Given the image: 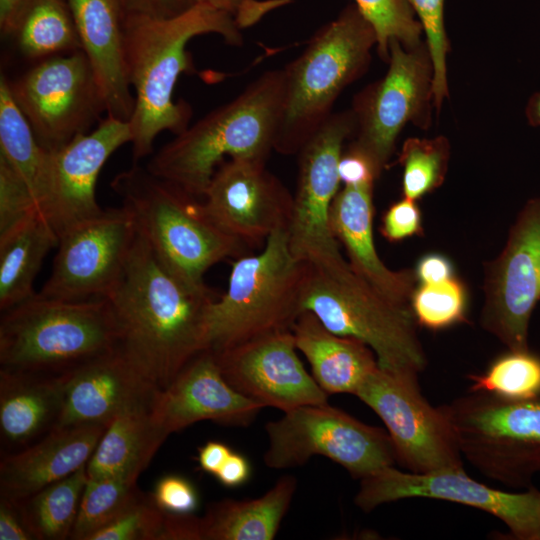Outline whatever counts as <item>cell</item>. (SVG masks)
I'll return each instance as SVG.
<instances>
[{"mask_svg":"<svg viewBox=\"0 0 540 540\" xmlns=\"http://www.w3.org/2000/svg\"><path fill=\"white\" fill-rule=\"evenodd\" d=\"M265 163L223 160L202 196L206 215L244 246L265 243L276 230L288 229L291 220L294 198Z\"/></svg>","mask_w":540,"mask_h":540,"instance_id":"cell-18","label":"cell"},{"mask_svg":"<svg viewBox=\"0 0 540 540\" xmlns=\"http://www.w3.org/2000/svg\"><path fill=\"white\" fill-rule=\"evenodd\" d=\"M208 33L222 36L229 45L242 44L241 28L234 17L204 4L196 3L170 18L127 13L125 54L135 91L129 120L134 163L152 153L161 132L178 135L189 126L191 107L183 100L174 101V88L181 73L194 71L187 44Z\"/></svg>","mask_w":540,"mask_h":540,"instance_id":"cell-2","label":"cell"},{"mask_svg":"<svg viewBox=\"0 0 540 540\" xmlns=\"http://www.w3.org/2000/svg\"><path fill=\"white\" fill-rule=\"evenodd\" d=\"M420 21L433 66V103L439 114L449 96L447 55L450 42L444 23L445 0H407Z\"/></svg>","mask_w":540,"mask_h":540,"instance_id":"cell-39","label":"cell"},{"mask_svg":"<svg viewBox=\"0 0 540 540\" xmlns=\"http://www.w3.org/2000/svg\"><path fill=\"white\" fill-rule=\"evenodd\" d=\"M1 32L36 62L82 50L68 0H19Z\"/></svg>","mask_w":540,"mask_h":540,"instance_id":"cell-31","label":"cell"},{"mask_svg":"<svg viewBox=\"0 0 540 540\" xmlns=\"http://www.w3.org/2000/svg\"><path fill=\"white\" fill-rule=\"evenodd\" d=\"M232 450L222 442L209 441L198 449V463L201 469L216 475Z\"/></svg>","mask_w":540,"mask_h":540,"instance_id":"cell-50","label":"cell"},{"mask_svg":"<svg viewBox=\"0 0 540 540\" xmlns=\"http://www.w3.org/2000/svg\"><path fill=\"white\" fill-rule=\"evenodd\" d=\"M409 498L454 502L491 514L502 521L518 540H540V490L507 492L469 477L463 467L425 473L402 472L394 466L360 480L355 505L365 513Z\"/></svg>","mask_w":540,"mask_h":540,"instance_id":"cell-13","label":"cell"},{"mask_svg":"<svg viewBox=\"0 0 540 540\" xmlns=\"http://www.w3.org/2000/svg\"><path fill=\"white\" fill-rule=\"evenodd\" d=\"M111 188L159 262L188 286L206 287L210 267L243 251L239 240L206 215L201 201L146 167L134 163L113 178Z\"/></svg>","mask_w":540,"mask_h":540,"instance_id":"cell-5","label":"cell"},{"mask_svg":"<svg viewBox=\"0 0 540 540\" xmlns=\"http://www.w3.org/2000/svg\"><path fill=\"white\" fill-rule=\"evenodd\" d=\"M376 35V48L382 61L389 60V47L397 40L406 49L423 41V28L407 0H354Z\"/></svg>","mask_w":540,"mask_h":540,"instance_id":"cell-37","label":"cell"},{"mask_svg":"<svg viewBox=\"0 0 540 540\" xmlns=\"http://www.w3.org/2000/svg\"><path fill=\"white\" fill-rule=\"evenodd\" d=\"M107 298L66 301L40 293L3 311L0 369L64 376L119 346Z\"/></svg>","mask_w":540,"mask_h":540,"instance_id":"cell-4","label":"cell"},{"mask_svg":"<svg viewBox=\"0 0 540 540\" xmlns=\"http://www.w3.org/2000/svg\"><path fill=\"white\" fill-rule=\"evenodd\" d=\"M469 391L482 392L509 401L540 398V355L527 350H509L498 356L480 374L468 375Z\"/></svg>","mask_w":540,"mask_h":540,"instance_id":"cell-34","label":"cell"},{"mask_svg":"<svg viewBox=\"0 0 540 540\" xmlns=\"http://www.w3.org/2000/svg\"><path fill=\"white\" fill-rule=\"evenodd\" d=\"M417 325L441 330L466 320L467 296L460 280L452 277L433 284H420L410 299Z\"/></svg>","mask_w":540,"mask_h":540,"instance_id":"cell-38","label":"cell"},{"mask_svg":"<svg viewBox=\"0 0 540 540\" xmlns=\"http://www.w3.org/2000/svg\"><path fill=\"white\" fill-rule=\"evenodd\" d=\"M449 156L450 145L444 136L405 140L398 160L403 167V197L416 201L440 187L448 170Z\"/></svg>","mask_w":540,"mask_h":540,"instance_id":"cell-36","label":"cell"},{"mask_svg":"<svg viewBox=\"0 0 540 540\" xmlns=\"http://www.w3.org/2000/svg\"><path fill=\"white\" fill-rule=\"evenodd\" d=\"M151 495L160 509L171 514H193L199 504L195 486L179 475L159 479Z\"/></svg>","mask_w":540,"mask_h":540,"instance_id":"cell-42","label":"cell"},{"mask_svg":"<svg viewBox=\"0 0 540 540\" xmlns=\"http://www.w3.org/2000/svg\"><path fill=\"white\" fill-rule=\"evenodd\" d=\"M10 94L42 148L63 147L102 120L106 105L82 50L40 61L7 79Z\"/></svg>","mask_w":540,"mask_h":540,"instance_id":"cell-12","label":"cell"},{"mask_svg":"<svg viewBox=\"0 0 540 540\" xmlns=\"http://www.w3.org/2000/svg\"><path fill=\"white\" fill-rule=\"evenodd\" d=\"M263 408L235 390L222 375L215 354L205 350L159 391L151 414L170 435L203 420L245 427Z\"/></svg>","mask_w":540,"mask_h":540,"instance_id":"cell-22","label":"cell"},{"mask_svg":"<svg viewBox=\"0 0 540 540\" xmlns=\"http://www.w3.org/2000/svg\"><path fill=\"white\" fill-rule=\"evenodd\" d=\"M482 327L509 350L529 348V323L540 301V197L530 199L485 276Z\"/></svg>","mask_w":540,"mask_h":540,"instance_id":"cell-17","label":"cell"},{"mask_svg":"<svg viewBox=\"0 0 540 540\" xmlns=\"http://www.w3.org/2000/svg\"><path fill=\"white\" fill-rule=\"evenodd\" d=\"M85 53L102 92L107 116L129 122L135 105L125 54L122 0H68Z\"/></svg>","mask_w":540,"mask_h":540,"instance_id":"cell-23","label":"cell"},{"mask_svg":"<svg viewBox=\"0 0 540 540\" xmlns=\"http://www.w3.org/2000/svg\"><path fill=\"white\" fill-rule=\"evenodd\" d=\"M250 474L251 467L247 458L232 451L215 477L223 486L234 488L244 484Z\"/></svg>","mask_w":540,"mask_h":540,"instance_id":"cell-49","label":"cell"},{"mask_svg":"<svg viewBox=\"0 0 540 540\" xmlns=\"http://www.w3.org/2000/svg\"><path fill=\"white\" fill-rule=\"evenodd\" d=\"M264 463L272 469L304 465L323 456L359 480L394 466L395 450L387 432L324 404L304 405L265 424Z\"/></svg>","mask_w":540,"mask_h":540,"instance_id":"cell-10","label":"cell"},{"mask_svg":"<svg viewBox=\"0 0 540 540\" xmlns=\"http://www.w3.org/2000/svg\"><path fill=\"white\" fill-rule=\"evenodd\" d=\"M39 209L24 179L0 156V235Z\"/></svg>","mask_w":540,"mask_h":540,"instance_id":"cell-41","label":"cell"},{"mask_svg":"<svg viewBox=\"0 0 540 540\" xmlns=\"http://www.w3.org/2000/svg\"><path fill=\"white\" fill-rule=\"evenodd\" d=\"M136 483L115 477L88 479L70 539L89 540L119 518L144 493Z\"/></svg>","mask_w":540,"mask_h":540,"instance_id":"cell-35","label":"cell"},{"mask_svg":"<svg viewBox=\"0 0 540 540\" xmlns=\"http://www.w3.org/2000/svg\"><path fill=\"white\" fill-rule=\"evenodd\" d=\"M301 308L331 332L366 344L381 369L418 376L426 367L411 308L381 295L344 258L307 263Z\"/></svg>","mask_w":540,"mask_h":540,"instance_id":"cell-7","label":"cell"},{"mask_svg":"<svg viewBox=\"0 0 540 540\" xmlns=\"http://www.w3.org/2000/svg\"><path fill=\"white\" fill-rule=\"evenodd\" d=\"M380 232L390 242L422 234L421 212L416 201L404 198L384 213Z\"/></svg>","mask_w":540,"mask_h":540,"instance_id":"cell-43","label":"cell"},{"mask_svg":"<svg viewBox=\"0 0 540 540\" xmlns=\"http://www.w3.org/2000/svg\"><path fill=\"white\" fill-rule=\"evenodd\" d=\"M0 539L35 540L21 500L0 496Z\"/></svg>","mask_w":540,"mask_h":540,"instance_id":"cell-45","label":"cell"},{"mask_svg":"<svg viewBox=\"0 0 540 540\" xmlns=\"http://www.w3.org/2000/svg\"><path fill=\"white\" fill-rule=\"evenodd\" d=\"M159 391L118 346L66 374L56 428L108 426L123 414L151 411Z\"/></svg>","mask_w":540,"mask_h":540,"instance_id":"cell-21","label":"cell"},{"mask_svg":"<svg viewBox=\"0 0 540 540\" xmlns=\"http://www.w3.org/2000/svg\"><path fill=\"white\" fill-rule=\"evenodd\" d=\"M166 512L151 494L143 495L112 523L94 533L89 540H161Z\"/></svg>","mask_w":540,"mask_h":540,"instance_id":"cell-40","label":"cell"},{"mask_svg":"<svg viewBox=\"0 0 540 540\" xmlns=\"http://www.w3.org/2000/svg\"><path fill=\"white\" fill-rule=\"evenodd\" d=\"M297 480L284 475L262 496L224 499L199 517L200 540H272L293 500Z\"/></svg>","mask_w":540,"mask_h":540,"instance_id":"cell-28","label":"cell"},{"mask_svg":"<svg viewBox=\"0 0 540 540\" xmlns=\"http://www.w3.org/2000/svg\"><path fill=\"white\" fill-rule=\"evenodd\" d=\"M87 480L85 465L21 500L36 540L70 539Z\"/></svg>","mask_w":540,"mask_h":540,"instance_id":"cell-33","label":"cell"},{"mask_svg":"<svg viewBox=\"0 0 540 540\" xmlns=\"http://www.w3.org/2000/svg\"><path fill=\"white\" fill-rule=\"evenodd\" d=\"M0 156L27 183L40 210L47 185L49 151L36 140L3 75L0 79Z\"/></svg>","mask_w":540,"mask_h":540,"instance_id":"cell-32","label":"cell"},{"mask_svg":"<svg viewBox=\"0 0 540 540\" xmlns=\"http://www.w3.org/2000/svg\"><path fill=\"white\" fill-rule=\"evenodd\" d=\"M526 118L531 126L540 128V90L529 98L526 109Z\"/></svg>","mask_w":540,"mask_h":540,"instance_id":"cell-51","label":"cell"},{"mask_svg":"<svg viewBox=\"0 0 540 540\" xmlns=\"http://www.w3.org/2000/svg\"><path fill=\"white\" fill-rule=\"evenodd\" d=\"M461 455L481 474L530 487L540 472V398L509 401L469 391L440 406Z\"/></svg>","mask_w":540,"mask_h":540,"instance_id":"cell-9","label":"cell"},{"mask_svg":"<svg viewBox=\"0 0 540 540\" xmlns=\"http://www.w3.org/2000/svg\"><path fill=\"white\" fill-rule=\"evenodd\" d=\"M137 227L124 207L102 210L58 236L57 253L41 295L66 301L107 298L119 282Z\"/></svg>","mask_w":540,"mask_h":540,"instance_id":"cell-15","label":"cell"},{"mask_svg":"<svg viewBox=\"0 0 540 540\" xmlns=\"http://www.w3.org/2000/svg\"><path fill=\"white\" fill-rule=\"evenodd\" d=\"M376 35L355 4L322 26L284 69V100L274 150L298 154L333 114L343 90L368 69Z\"/></svg>","mask_w":540,"mask_h":540,"instance_id":"cell-6","label":"cell"},{"mask_svg":"<svg viewBox=\"0 0 540 540\" xmlns=\"http://www.w3.org/2000/svg\"><path fill=\"white\" fill-rule=\"evenodd\" d=\"M297 350L311 366L312 376L329 394H355L379 367L374 352L363 342L328 330L310 311H302L291 327Z\"/></svg>","mask_w":540,"mask_h":540,"instance_id":"cell-27","label":"cell"},{"mask_svg":"<svg viewBox=\"0 0 540 540\" xmlns=\"http://www.w3.org/2000/svg\"><path fill=\"white\" fill-rule=\"evenodd\" d=\"M338 172L344 185L374 184L381 175L370 158L350 144L342 152Z\"/></svg>","mask_w":540,"mask_h":540,"instance_id":"cell-44","label":"cell"},{"mask_svg":"<svg viewBox=\"0 0 540 540\" xmlns=\"http://www.w3.org/2000/svg\"><path fill=\"white\" fill-rule=\"evenodd\" d=\"M374 184L344 185L330 208V227L352 269L390 301L410 307L415 271H393L379 258L373 240Z\"/></svg>","mask_w":540,"mask_h":540,"instance_id":"cell-24","label":"cell"},{"mask_svg":"<svg viewBox=\"0 0 540 540\" xmlns=\"http://www.w3.org/2000/svg\"><path fill=\"white\" fill-rule=\"evenodd\" d=\"M354 395L383 421L396 460L408 471L463 467L448 419L423 397L417 376L377 367Z\"/></svg>","mask_w":540,"mask_h":540,"instance_id":"cell-14","label":"cell"},{"mask_svg":"<svg viewBox=\"0 0 540 540\" xmlns=\"http://www.w3.org/2000/svg\"><path fill=\"white\" fill-rule=\"evenodd\" d=\"M284 100V69L265 71L234 99L161 147L146 168L187 194L202 197L229 158L265 161L274 150Z\"/></svg>","mask_w":540,"mask_h":540,"instance_id":"cell-3","label":"cell"},{"mask_svg":"<svg viewBox=\"0 0 540 540\" xmlns=\"http://www.w3.org/2000/svg\"><path fill=\"white\" fill-rule=\"evenodd\" d=\"M195 3L210 6L231 15L241 29L253 24L264 12L274 7L273 1L260 3L257 0H195Z\"/></svg>","mask_w":540,"mask_h":540,"instance_id":"cell-46","label":"cell"},{"mask_svg":"<svg viewBox=\"0 0 540 540\" xmlns=\"http://www.w3.org/2000/svg\"><path fill=\"white\" fill-rule=\"evenodd\" d=\"M214 354L227 382L264 408L288 412L304 405L327 403L328 394L297 355L291 329Z\"/></svg>","mask_w":540,"mask_h":540,"instance_id":"cell-19","label":"cell"},{"mask_svg":"<svg viewBox=\"0 0 540 540\" xmlns=\"http://www.w3.org/2000/svg\"><path fill=\"white\" fill-rule=\"evenodd\" d=\"M132 139L129 122L110 116L58 150L49 152L48 178L40 211L59 236L65 229L99 214L96 182L110 156Z\"/></svg>","mask_w":540,"mask_h":540,"instance_id":"cell-20","label":"cell"},{"mask_svg":"<svg viewBox=\"0 0 540 540\" xmlns=\"http://www.w3.org/2000/svg\"><path fill=\"white\" fill-rule=\"evenodd\" d=\"M389 52L386 74L357 93L350 108L355 120L350 145L368 156L380 173L403 128L408 123L428 128L434 108L433 66L425 40L412 49L393 40Z\"/></svg>","mask_w":540,"mask_h":540,"instance_id":"cell-11","label":"cell"},{"mask_svg":"<svg viewBox=\"0 0 540 540\" xmlns=\"http://www.w3.org/2000/svg\"><path fill=\"white\" fill-rule=\"evenodd\" d=\"M172 275L138 233L125 270L107 296L119 348L159 390L207 350L208 313L217 299Z\"/></svg>","mask_w":540,"mask_h":540,"instance_id":"cell-1","label":"cell"},{"mask_svg":"<svg viewBox=\"0 0 540 540\" xmlns=\"http://www.w3.org/2000/svg\"><path fill=\"white\" fill-rule=\"evenodd\" d=\"M351 109L333 113L302 146L288 227L292 254L323 265L344 258L330 227V208L341 183L338 165L344 142L354 133Z\"/></svg>","mask_w":540,"mask_h":540,"instance_id":"cell-16","label":"cell"},{"mask_svg":"<svg viewBox=\"0 0 540 540\" xmlns=\"http://www.w3.org/2000/svg\"><path fill=\"white\" fill-rule=\"evenodd\" d=\"M19 0H0V28L8 22Z\"/></svg>","mask_w":540,"mask_h":540,"instance_id":"cell-52","label":"cell"},{"mask_svg":"<svg viewBox=\"0 0 540 540\" xmlns=\"http://www.w3.org/2000/svg\"><path fill=\"white\" fill-rule=\"evenodd\" d=\"M65 381L66 375L0 369L1 456L30 447L56 428Z\"/></svg>","mask_w":540,"mask_h":540,"instance_id":"cell-26","label":"cell"},{"mask_svg":"<svg viewBox=\"0 0 540 540\" xmlns=\"http://www.w3.org/2000/svg\"><path fill=\"white\" fill-rule=\"evenodd\" d=\"M106 425L56 428L19 452L1 456L0 496L23 500L87 465Z\"/></svg>","mask_w":540,"mask_h":540,"instance_id":"cell-25","label":"cell"},{"mask_svg":"<svg viewBox=\"0 0 540 540\" xmlns=\"http://www.w3.org/2000/svg\"><path fill=\"white\" fill-rule=\"evenodd\" d=\"M127 13L155 18H170L182 14L195 0H122Z\"/></svg>","mask_w":540,"mask_h":540,"instance_id":"cell-47","label":"cell"},{"mask_svg":"<svg viewBox=\"0 0 540 540\" xmlns=\"http://www.w3.org/2000/svg\"><path fill=\"white\" fill-rule=\"evenodd\" d=\"M151 411H134L114 419L102 434L86 465L88 479L137 481L168 437Z\"/></svg>","mask_w":540,"mask_h":540,"instance_id":"cell-29","label":"cell"},{"mask_svg":"<svg viewBox=\"0 0 540 540\" xmlns=\"http://www.w3.org/2000/svg\"><path fill=\"white\" fill-rule=\"evenodd\" d=\"M58 235L37 209L0 235V309L32 297L34 280Z\"/></svg>","mask_w":540,"mask_h":540,"instance_id":"cell-30","label":"cell"},{"mask_svg":"<svg viewBox=\"0 0 540 540\" xmlns=\"http://www.w3.org/2000/svg\"><path fill=\"white\" fill-rule=\"evenodd\" d=\"M414 271L420 284L439 283L454 277L453 266L449 259L435 253L423 256Z\"/></svg>","mask_w":540,"mask_h":540,"instance_id":"cell-48","label":"cell"},{"mask_svg":"<svg viewBox=\"0 0 540 540\" xmlns=\"http://www.w3.org/2000/svg\"><path fill=\"white\" fill-rule=\"evenodd\" d=\"M306 270L290 250L287 228L273 232L258 254L239 256L227 291L210 305L207 350L219 353L291 329L302 312Z\"/></svg>","mask_w":540,"mask_h":540,"instance_id":"cell-8","label":"cell"}]
</instances>
